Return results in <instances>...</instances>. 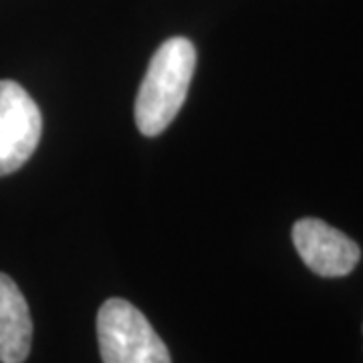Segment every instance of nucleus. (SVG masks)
<instances>
[{
    "mask_svg": "<svg viewBox=\"0 0 363 363\" xmlns=\"http://www.w3.org/2000/svg\"><path fill=\"white\" fill-rule=\"evenodd\" d=\"M293 242L303 262L325 279L347 277L362 259V248L355 240L319 218L295 222Z\"/></svg>",
    "mask_w": 363,
    "mask_h": 363,
    "instance_id": "obj_4",
    "label": "nucleus"
},
{
    "mask_svg": "<svg viewBox=\"0 0 363 363\" xmlns=\"http://www.w3.org/2000/svg\"><path fill=\"white\" fill-rule=\"evenodd\" d=\"M194 69L196 47L192 40L174 37L160 45L135 99V123L143 135L154 138L174 121L186 101Z\"/></svg>",
    "mask_w": 363,
    "mask_h": 363,
    "instance_id": "obj_1",
    "label": "nucleus"
},
{
    "mask_svg": "<svg viewBox=\"0 0 363 363\" xmlns=\"http://www.w3.org/2000/svg\"><path fill=\"white\" fill-rule=\"evenodd\" d=\"M97 341L104 363H172L156 329L125 298H107L101 305Z\"/></svg>",
    "mask_w": 363,
    "mask_h": 363,
    "instance_id": "obj_2",
    "label": "nucleus"
},
{
    "mask_svg": "<svg viewBox=\"0 0 363 363\" xmlns=\"http://www.w3.org/2000/svg\"><path fill=\"white\" fill-rule=\"evenodd\" d=\"M39 105L14 81H0V176L26 164L40 142Z\"/></svg>",
    "mask_w": 363,
    "mask_h": 363,
    "instance_id": "obj_3",
    "label": "nucleus"
},
{
    "mask_svg": "<svg viewBox=\"0 0 363 363\" xmlns=\"http://www.w3.org/2000/svg\"><path fill=\"white\" fill-rule=\"evenodd\" d=\"M33 343L28 303L13 279L0 272V363H25Z\"/></svg>",
    "mask_w": 363,
    "mask_h": 363,
    "instance_id": "obj_5",
    "label": "nucleus"
}]
</instances>
